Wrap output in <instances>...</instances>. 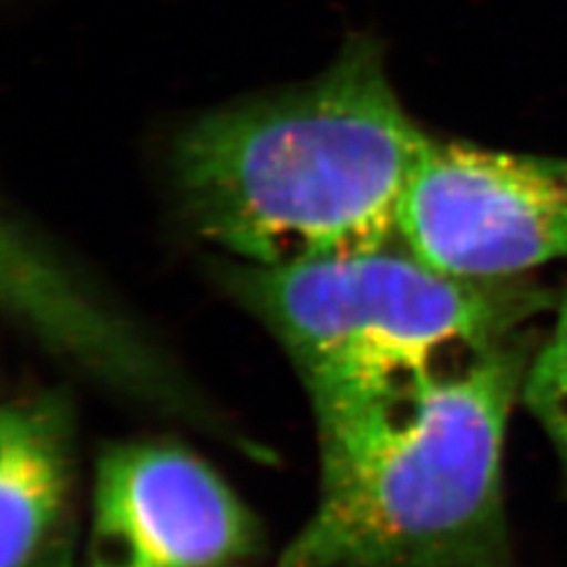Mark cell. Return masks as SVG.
I'll return each instance as SVG.
<instances>
[{
    "instance_id": "6da1fadb",
    "label": "cell",
    "mask_w": 567,
    "mask_h": 567,
    "mask_svg": "<svg viewBox=\"0 0 567 567\" xmlns=\"http://www.w3.org/2000/svg\"><path fill=\"white\" fill-rule=\"evenodd\" d=\"M527 365L517 332L425 370L307 386L318 503L278 567H511L503 447Z\"/></svg>"
},
{
    "instance_id": "7a4b0ae2",
    "label": "cell",
    "mask_w": 567,
    "mask_h": 567,
    "mask_svg": "<svg viewBox=\"0 0 567 567\" xmlns=\"http://www.w3.org/2000/svg\"><path fill=\"white\" fill-rule=\"evenodd\" d=\"M426 142L389 81L381 42L355 34L303 86L194 122L173 173L204 240L240 264H299L398 240Z\"/></svg>"
},
{
    "instance_id": "3957f363",
    "label": "cell",
    "mask_w": 567,
    "mask_h": 567,
    "mask_svg": "<svg viewBox=\"0 0 567 567\" xmlns=\"http://www.w3.org/2000/svg\"><path fill=\"white\" fill-rule=\"evenodd\" d=\"M227 288L284 344L305 386L372 381L440 364L519 332L545 290L465 280L400 240L288 265H231Z\"/></svg>"
},
{
    "instance_id": "277c9868",
    "label": "cell",
    "mask_w": 567,
    "mask_h": 567,
    "mask_svg": "<svg viewBox=\"0 0 567 567\" xmlns=\"http://www.w3.org/2000/svg\"><path fill=\"white\" fill-rule=\"evenodd\" d=\"M398 240L437 271L507 280L567 257V161L429 137Z\"/></svg>"
},
{
    "instance_id": "5b68a950",
    "label": "cell",
    "mask_w": 567,
    "mask_h": 567,
    "mask_svg": "<svg viewBox=\"0 0 567 567\" xmlns=\"http://www.w3.org/2000/svg\"><path fill=\"white\" fill-rule=\"evenodd\" d=\"M261 545L255 513L194 452L168 442L103 450L82 567H234Z\"/></svg>"
},
{
    "instance_id": "8992f818",
    "label": "cell",
    "mask_w": 567,
    "mask_h": 567,
    "mask_svg": "<svg viewBox=\"0 0 567 567\" xmlns=\"http://www.w3.org/2000/svg\"><path fill=\"white\" fill-rule=\"evenodd\" d=\"M74 452L65 400L2 408L0 567H74Z\"/></svg>"
},
{
    "instance_id": "52a82bcc",
    "label": "cell",
    "mask_w": 567,
    "mask_h": 567,
    "mask_svg": "<svg viewBox=\"0 0 567 567\" xmlns=\"http://www.w3.org/2000/svg\"><path fill=\"white\" fill-rule=\"evenodd\" d=\"M522 395L567 466V290L550 339L529 360Z\"/></svg>"
}]
</instances>
